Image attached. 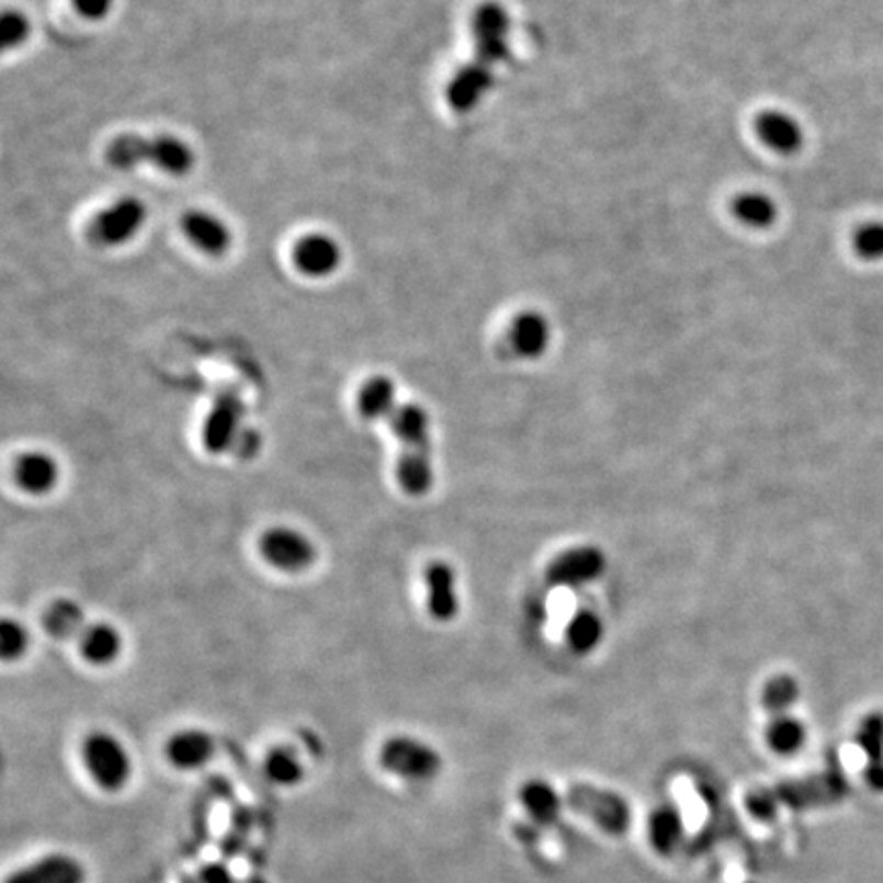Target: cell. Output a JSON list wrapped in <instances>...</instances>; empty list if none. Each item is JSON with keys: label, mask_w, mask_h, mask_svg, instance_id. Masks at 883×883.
I'll return each mask as SVG.
<instances>
[{"label": "cell", "mask_w": 883, "mask_h": 883, "mask_svg": "<svg viewBox=\"0 0 883 883\" xmlns=\"http://www.w3.org/2000/svg\"><path fill=\"white\" fill-rule=\"evenodd\" d=\"M105 160L117 170H132L135 166L151 165L172 177H182L193 170L195 154L189 144L174 135L125 134L115 137L105 150Z\"/></svg>", "instance_id": "obj_1"}, {"label": "cell", "mask_w": 883, "mask_h": 883, "mask_svg": "<svg viewBox=\"0 0 883 883\" xmlns=\"http://www.w3.org/2000/svg\"><path fill=\"white\" fill-rule=\"evenodd\" d=\"M565 806L585 820L596 824L610 837H624L632 826V808L629 800L593 783H570L565 792Z\"/></svg>", "instance_id": "obj_2"}, {"label": "cell", "mask_w": 883, "mask_h": 883, "mask_svg": "<svg viewBox=\"0 0 883 883\" xmlns=\"http://www.w3.org/2000/svg\"><path fill=\"white\" fill-rule=\"evenodd\" d=\"M778 802L779 810L808 812V810L830 808L840 804L849 795V783L840 771H823L806 778L785 779L769 785Z\"/></svg>", "instance_id": "obj_3"}, {"label": "cell", "mask_w": 883, "mask_h": 883, "mask_svg": "<svg viewBox=\"0 0 883 883\" xmlns=\"http://www.w3.org/2000/svg\"><path fill=\"white\" fill-rule=\"evenodd\" d=\"M82 763L87 767L90 779L103 792L115 794L121 792L132 778V759L125 745L115 734L105 731L90 733L80 747Z\"/></svg>", "instance_id": "obj_4"}, {"label": "cell", "mask_w": 883, "mask_h": 883, "mask_svg": "<svg viewBox=\"0 0 883 883\" xmlns=\"http://www.w3.org/2000/svg\"><path fill=\"white\" fill-rule=\"evenodd\" d=\"M260 558L274 570L285 575H301L317 563L314 539L293 525L267 528L256 542Z\"/></svg>", "instance_id": "obj_5"}, {"label": "cell", "mask_w": 883, "mask_h": 883, "mask_svg": "<svg viewBox=\"0 0 883 883\" xmlns=\"http://www.w3.org/2000/svg\"><path fill=\"white\" fill-rule=\"evenodd\" d=\"M378 763L390 776L407 781H432L444 767L434 747L407 734H395L383 743L378 750Z\"/></svg>", "instance_id": "obj_6"}, {"label": "cell", "mask_w": 883, "mask_h": 883, "mask_svg": "<svg viewBox=\"0 0 883 883\" xmlns=\"http://www.w3.org/2000/svg\"><path fill=\"white\" fill-rule=\"evenodd\" d=\"M471 35L475 44L473 60L495 70L511 56V15L499 2H483L471 16Z\"/></svg>", "instance_id": "obj_7"}, {"label": "cell", "mask_w": 883, "mask_h": 883, "mask_svg": "<svg viewBox=\"0 0 883 883\" xmlns=\"http://www.w3.org/2000/svg\"><path fill=\"white\" fill-rule=\"evenodd\" d=\"M146 217V205L139 199L127 196L99 211L89 224L87 236L94 246L115 248L135 238Z\"/></svg>", "instance_id": "obj_8"}, {"label": "cell", "mask_w": 883, "mask_h": 883, "mask_svg": "<svg viewBox=\"0 0 883 883\" xmlns=\"http://www.w3.org/2000/svg\"><path fill=\"white\" fill-rule=\"evenodd\" d=\"M244 434V401L234 390H224L215 397L210 414L203 421L201 440L211 454H224L236 449Z\"/></svg>", "instance_id": "obj_9"}, {"label": "cell", "mask_w": 883, "mask_h": 883, "mask_svg": "<svg viewBox=\"0 0 883 883\" xmlns=\"http://www.w3.org/2000/svg\"><path fill=\"white\" fill-rule=\"evenodd\" d=\"M605 567V554L598 546H575L554 556L546 567V579L553 587L577 589L598 581Z\"/></svg>", "instance_id": "obj_10"}, {"label": "cell", "mask_w": 883, "mask_h": 883, "mask_svg": "<svg viewBox=\"0 0 883 883\" xmlns=\"http://www.w3.org/2000/svg\"><path fill=\"white\" fill-rule=\"evenodd\" d=\"M60 479V463L45 450H25L13 463V480L23 494L44 497L58 487Z\"/></svg>", "instance_id": "obj_11"}, {"label": "cell", "mask_w": 883, "mask_h": 883, "mask_svg": "<svg viewBox=\"0 0 883 883\" xmlns=\"http://www.w3.org/2000/svg\"><path fill=\"white\" fill-rule=\"evenodd\" d=\"M495 70L475 60L463 64L446 87V101L456 113H468L480 105L487 92L494 89Z\"/></svg>", "instance_id": "obj_12"}, {"label": "cell", "mask_w": 883, "mask_h": 883, "mask_svg": "<svg viewBox=\"0 0 883 883\" xmlns=\"http://www.w3.org/2000/svg\"><path fill=\"white\" fill-rule=\"evenodd\" d=\"M423 585H426V608L428 614L440 622H449L456 618L461 610V598L456 591V573L446 561H432L423 569Z\"/></svg>", "instance_id": "obj_13"}, {"label": "cell", "mask_w": 883, "mask_h": 883, "mask_svg": "<svg viewBox=\"0 0 883 883\" xmlns=\"http://www.w3.org/2000/svg\"><path fill=\"white\" fill-rule=\"evenodd\" d=\"M755 134L767 150L794 156L804 146V129L797 121L779 109H765L755 120Z\"/></svg>", "instance_id": "obj_14"}, {"label": "cell", "mask_w": 883, "mask_h": 883, "mask_svg": "<svg viewBox=\"0 0 883 883\" xmlns=\"http://www.w3.org/2000/svg\"><path fill=\"white\" fill-rule=\"evenodd\" d=\"M293 264L305 276H330L342 264V250L330 236L309 234L295 244Z\"/></svg>", "instance_id": "obj_15"}, {"label": "cell", "mask_w": 883, "mask_h": 883, "mask_svg": "<svg viewBox=\"0 0 883 883\" xmlns=\"http://www.w3.org/2000/svg\"><path fill=\"white\" fill-rule=\"evenodd\" d=\"M4 883H87V869L72 854H45L11 873Z\"/></svg>", "instance_id": "obj_16"}, {"label": "cell", "mask_w": 883, "mask_h": 883, "mask_svg": "<svg viewBox=\"0 0 883 883\" xmlns=\"http://www.w3.org/2000/svg\"><path fill=\"white\" fill-rule=\"evenodd\" d=\"M395 477L405 495L423 497L434 487V461L432 444L401 446L395 464Z\"/></svg>", "instance_id": "obj_17"}, {"label": "cell", "mask_w": 883, "mask_h": 883, "mask_svg": "<svg viewBox=\"0 0 883 883\" xmlns=\"http://www.w3.org/2000/svg\"><path fill=\"white\" fill-rule=\"evenodd\" d=\"M166 759L180 771H195L210 763L215 755V740L207 731L182 728L168 738Z\"/></svg>", "instance_id": "obj_18"}, {"label": "cell", "mask_w": 883, "mask_h": 883, "mask_svg": "<svg viewBox=\"0 0 883 883\" xmlns=\"http://www.w3.org/2000/svg\"><path fill=\"white\" fill-rule=\"evenodd\" d=\"M182 231L193 246L210 256H224L231 246L229 227L210 211L191 210L182 215Z\"/></svg>", "instance_id": "obj_19"}, {"label": "cell", "mask_w": 883, "mask_h": 883, "mask_svg": "<svg viewBox=\"0 0 883 883\" xmlns=\"http://www.w3.org/2000/svg\"><path fill=\"white\" fill-rule=\"evenodd\" d=\"M518 802L525 812L528 820L540 828L554 826L561 820L565 797L554 790L546 779H528L518 790Z\"/></svg>", "instance_id": "obj_20"}, {"label": "cell", "mask_w": 883, "mask_h": 883, "mask_svg": "<svg viewBox=\"0 0 883 883\" xmlns=\"http://www.w3.org/2000/svg\"><path fill=\"white\" fill-rule=\"evenodd\" d=\"M553 330L546 315L522 312L509 326V346L522 359H539L551 346Z\"/></svg>", "instance_id": "obj_21"}, {"label": "cell", "mask_w": 883, "mask_h": 883, "mask_svg": "<svg viewBox=\"0 0 883 883\" xmlns=\"http://www.w3.org/2000/svg\"><path fill=\"white\" fill-rule=\"evenodd\" d=\"M78 653L92 667H109L123 653V634L109 622H90L78 636Z\"/></svg>", "instance_id": "obj_22"}, {"label": "cell", "mask_w": 883, "mask_h": 883, "mask_svg": "<svg viewBox=\"0 0 883 883\" xmlns=\"http://www.w3.org/2000/svg\"><path fill=\"white\" fill-rule=\"evenodd\" d=\"M648 845L660 857H671L681 847L686 837L683 814L673 804H660L648 814L646 820Z\"/></svg>", "instance_id": "obj_23"}, {"label": "cell", "mask_w": 883, "mask_h": 883, "mask_svg": "<svg viewBox=\"0 0 883 883\" xmlns=\"http://www.w3.org/2000/svg\"><path fill=\"white\" fill-rule=\"evenodd\" d=\"M397 407H399L397 385L389 376H371L360 385L356 393V411L362 420L389 421Z\"/></svg>", "instance_id": "obj_24"}, {"label": "cell", "mask_w": 883, "mask_h": 883, "mask_svg": "<svg viewBox=\"0 0 883 883\" xmlns=\"http://www.w3.org/2000/svg\"><path fill=\"white\" fill-rule=\"evenodd\" d=\"M42 622L45 632L56 641H78L82 630L89 626L82 605L70 598L54 599L45 608Z\"/></svg>", "instance_id": "obj_25"}, {"label": "cell", "mask_w": 883, "mask_h": 883, "mask_svg": "<svg viewBox=\"0 0 883 883\" xmlns=\"http://www.w3.org/2000/svg\"><path fill=\"white\" fill-rule=\"evenodd\" d=\"M389 428L401 446L432 444V420L423 405L399 404L389 418Z\"/></svg>", "instance_id": "obj_26"}, {"label": "cell", "mask_w": 883, "mask_h": 883, "mask_svg": "<svg viewBox=\"0 0 883 883\" xmlns=\"http://www.w3.org/2000/svg\"><path fill=\"white\" fill-rule=\"evenodd\" d=\"M806 740H808L806 724L792 714L771 716L765 726V743L778 757H794L804 749Z\"/></svg>", "instance_id": "obj_27"}, {"label": "cell", "mask_w": 883, "mask_h": 883, "mask_svg": "<svg viewBox=\"0 0 883 883\" xmlns=\"http://www.w3.org/2000/svg\"><path fill=\"white\" fill-rule=\"evenodd\" d=\"M731 213L750 229H767L778 222L779 207L773 196L763 191H745L734 196Z\"/></svg>", "instance_id": "obj_28"}, {"label": "cell", "mask_w": 883, "mask_h": 883, "mask_svg": "<svg viewBox=\"0 0 883 883\" xmlns=\"http://www.w3.org/2000/svg\"><path fill=\"white\" fill-rule=\"evenodd\" d=\"M565 638L577 655H587L598 648L603 638V622L596 612L591 610H579L575 612L565 629Z\"/></svg>", "instance_id": "obj_29"}, {"label": "cell", "mask_w": 883, "mask_h": 883, "mask_svg": "<svg viewBox=\"0 0 883 883\" xmlns=\"http://www.w3.org/2000/svg\"><path fill=\"white\" fill-rule=\"evenodd\" d=\"M264 773L276 785H295L305 776L299 755L288 747H274L264 757Z\"/></svg>", "instance_id": "obj_30"}, {"label": "cell", "mask_w": 883, "mask_h": 883, "mask_svg": "<svg viewBox=\"0 0 883 883\" xmlns=\"http://www.w3.org/2000/svg\"><path fill=\"white\" fill-rule=\"evenodd\" d=\"M797 698H800V683L795 681L794 677L792 675H776L773 679H769L765 683L761 704H763V710L767 714L781 716V714H790V710L794 707Z\"/></svg>", "instance_id": "obj_31"}, {"label": "cell", "mask_w": 883, "mask_h": 883, "mask_svg": "<svg viewBox=\"0 0 883 883\" xmlns=\"http://www.w3.org/2000/svg\"><path fill=\"white\" fill-rule=\"evenodd\" d=\"M854 745L868 761L883 759V712H871L854 731Z\"/></svg>", "instance_id": "obj_32"}, {"label": "cell", "mask_w": 883, "mask_h": 883, "mask_svg": "<svg viewBox=\"0 0 883 883\" xmlns=\"http://www.w3.org/2000/svg\"><path fill=\"white\" fill-rule=\"evenodd\" d=\"M30 632L21 620L4 618L0 624V655L4 660H19L30 650Z\"/></svg>", "instance_id": "obj_33"}, {"label": "cell", "mask_w": 883, "mask_h": 883, "mask_svg": "<svg viewBox=\"0 0 883 883\" xmlns=\"http://www.w3.org/2000/svg\"><path fill=\"white\" fill-rule=\"evenodd\" d=\"M745 810L752 820L757 823H776L779 816V806L771 794V788H752L745 794Z\"/></svg>", "instance_id": "obj_34"}, {"label": "cell", "mask_w": 883, "mask_h": 883, "mask_svg": "<svg viewBox=\"0 0 883 883\" xmlns=\"http://www.w3.org/2000/svg\"><path fill=\"white\" fill-rule=\"evenodd\" d=\"M30 19L15 9H7L0 19V44L2 49H11L30 37Z\"/></svg>", "instance_id": "obj_35"}, {"label": "cell", "mask_w": 883, "mask_h": 883, "mask_svg": "<svg viewBox=\"0 0 883 883\" xmlns=\"http://www.w3.org/2000/svg\"><path fill=\"white\" fill-rule=\"evenodd\" d=\"M854 252L865 260L883 258V224L869 222L863 224L853 238Z\"/></svg>", "instance_id": "obj_36"}, {"label": "cell", "mask_w": 883, "mask_h": 883, "mask_svg": "<svg viewBox=\"0 0 883 883\" xmlns=\"http://www.w3.org/2000/svg\"><path fill=\"white\" fill-rule=\"evenodd\" d=\"M76 13L84 16L87 21H101L109 15L113 0H72Z\"/></svg>", "instance_id": "obj_37"}, {"label": "cell", "mask_w": 883, "mask_h": 883, "mask_svg": "<svg viewBox=\"0 0 883 883\" xmlns=\"http://www.w3.org/2000/svg\"><path fill=\"white\" fill-rule=\"evenodd\" d=\"M863 779H865V783L873 792L883 794V759L868 761L865 771H863Z\"/></svg>", "instance_id": "obj_38"}, {"label": "cell", "mask_w": 883, "mask_h": 883, "mask_svg": "<svg viewBox=\"0 0 883 883\" xmlns=\"http://www.w3.org/2000/svg\"><path fill=\"white\" fill-rule=\"evenodd\" d=\"M747 883H752V882H747Z\"/></svg>", "instance_id": "obj_39"}]
</instances>
